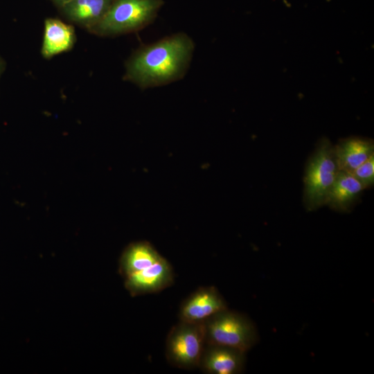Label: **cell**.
Instances as JSON below:
<instances>
[{
    "mask_svg": "<svg viewBox=\"0 0 374 374\" xmlns=\"http://www.w3.org/2000/svg\"><path fill=\"white\" fill-rule=\"evenodd\" d=\"M125 287L132 296L159 292L174 283V272L163 257L152 265L124 278Z\"/></svg>",
    "mask_w": 374,
    "mask_h": 374,
    "instance_id": "7",
    "label": "cell"
},
{
    "mask_svg": "<svg viewBox=\"0 0 374 374\" xmlns=\"http://www.w3.org/2000/svg\"><path fill=\"white\" fill-rule=\"evenodd\" d=\"M3 69V63L2 60L0 58V75L1 74Z\"/></svg>",
    "mask_w": 374,
    "mask_h": 374,
    "instance_id": "16",
    "label": "cell"
},
{
    "mask_svg": "<svg viewBox=\"0 0 374 374\" xmlns=\"http://www.w3.org/2000/svg\"><path fill=\"white\" fill-rule=\"evenodd\" d=\"M339 171L334 146L328 139L321 140L308 161L304 175L303 203L308 211L326 204Z\"/></svg>",
    "mask_w": 374,
    "mask_h": 374,
    "instance_id": "2",
    "label": "cell"
},
{
    "mask_svg": "<svg viewBox=\"0 0 374 374\" xmlns=\"http://www.w3.org/2000/svg\"><path fill=\"white\" fill-rule=\"evenodd\" d=\"M193 44L179 34L146 46L130 60L126 79L142 87L157 86L179 78L187 67Z\"/></svg>",
    "mask_w": 374,
    "mask_h": 374,
    "instance_id": "1",
    "label": "cell"
},
{
    "mask_svg": "<svg viewBox=\"0 0 374 374\" xmlns=\"http://www.w3.org/2000/svg\"><path fill=\"white\" fill-rule=\"evenodd\" d=\"M337 164L340 171L351 172L374 154L373 140L349 137L334 146Z\"/></svg>",
    "mask_w": 374,
    "mask_h": 374,
    "instance_id": "9",
    "label": "cell"
},
{
    "mask_svg": "<svg viewBox=\"0 0 374 374\" xmlns=\"http://www.w3.org/2000/svg\"><path fill=\"white\" fill-rule=\"evenodd\" d=\"M226 308L225 299L215 287H200L182 302L179 318L181 321L202 323Z\"/></svg>",
    "mask_w": 374,
    "mask_h": 374,
    "instance_id": "6",
    "label": "cell"
},
{
    "mask_svg": "<svg viewBox=\"0 0 374 374\" xmlns=\"http://www.w3.org/2000/svg\"><path fill=\"white\" fill-rule=\"evenodd\" d=\"M245 353L228 346L205 344L198 367L208 374H238L244 369Z\"/></svg>",
    "mask_w": 374,
    "mask_h": 374,
    "instance_id": "8",
    "label": "cell"
},
{
    "mask_svg": "<svg viewBox=\"0 0 374 374\" xmlns=\"http://www.w3.org/2000/svg\"><path fill=\"white\" fill-rule=\"evenodd\" d=\"M163 258L147 241L130 244L123 251L119 260L118 271L125 278L140 271L158 262Z\"/></svg>",
    "mask_w": 374,
    "mask_h": 374,
    "instance_id": "11",
    "label": "cell"
},
{
    "mask_svg": "<svg viewBox=\"0 0 374 374\" xmlns=\"http://www.w3.org/2000/svg\"><path fill=\"white\" fill-rule=\"evenodd\" d=\"M110 6V0H72L62 8L69 19L91 28L101 19Z\"/></svg>",
    "mask_w": 374,
    "mask_h": 374,
    "instance_id": "13",
    "label": "cell"
},
{
    "mask_svg": "<svg viewBox=\"0 0 374 374\" xmlns=\"http://www.w3.org/2000/svg\"><path fill=\"white\" fill-rule=\"evenodd\" d=\"M203 323L206 344L221 345L247 352L258 341L253 321L244 314L228 308L211 316Z\"/></svg>",
    "mask_w": 374,
    "mask_h": 374,
    "instance_id": "3",
    "label": "cell"
},
{
    "mask_svg": "<svg viewBox=\"0 0 374 374\" xmlns=\"http://www.w3.org/2000/svg\"><path fill=\"white\" fill-rule=\"evenodd\" d=\"M364 189L362 184L350 173L339 170L325 204L337 211H348Z\"/></svg>",
    "mask_w": 374,
    "mask_h": 374,
    "instance_id": "10",
    "label": "cell"
},
{
    "mask_svg": "<svg viewBox=\"0 0 374 374\" xmlns=\"http://www.w3.org/2000/svg\"><path fill=\"white\" fill-rule=\"evenodd\" d=\"M73 28L56 19H48L44 24L42 53L46 58L69 51L74 43Z\"/></svg>",
    "mask_w": 374,
    "mask_h": 374,
    "instance_id": "12",
    "label": "cell"
},
{
    "mask_svg": "<svg viewBox=\"0 0 374 374\" xmlns=\"http://www.w3.org/2000/svg\"><path fill=\"white\" fill-rule=\"evenodd\" d=\"M350 173L364 189L371 187L374 184V154Z\"/></svg>",
    "mask_w": 374,
    "mask_h": 374,
    "instance_id": "14",
    "label": "cell"
},
{
    "mask_svg": "<svg viewBox=\"0 0 374 374\" xmlns=\"http://www.w3.org/2000/svg\"><path fill=\"white\" fill-rule=\"evenodd\" d=\"M204 346V323L179 321L167 335L166 357L172 366L191 370L199 366Z\"/></svg>",
    "mask_w": 374,
    "mask_h": 374,
    "instance_id": "5",
    "label": "cell"
},
{
    "mask_svg": "<svg viewBox=\"0 0 374 374\" xmlns=\"http://www.w3.org/2000/svg\"><path fill=\"white\" fill-rule=\"evenodd\" d=\"M58 5L61 6L62 7L64 6L65 4L68 3L69 2L71 1L72 0H54Z\"/></svg>",
    "mask_w": 374,
    "mask_h": 374,
    "instance_id": "15",
    "label": "cell"
},
{
    "mask_svg": "<svg viewBox=\"0 0 374 374\" xmlns=\"http://www.w3.org/2000/svg\"><path fill=\"white\" fill-rule=\"evenodd\" d=\"M159 0H118L101 19L90 28L100 35H116L136 30L154 17Z\"/></svg>",
    "mask_w": 374,
    "mask_h": 374,
    "instance_id": "4",
    "label": "cell"
}]
</instances>
